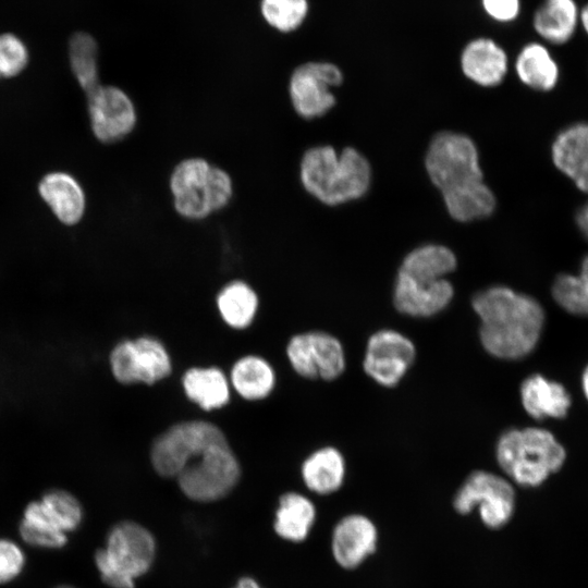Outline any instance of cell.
<instances>
[{"instance_id": "1", "label": "cell", "mask_w": 588, "mask_h": 588, "mask_svg": "<svg viewBox=\"0 0 588 588\" xmlns=\"http://www.w3.org/2000/svg\"><path fill=\"white\" fill-rule=\"evenodd\" d=\"M471 306L480 319L481 344L490 355L520 359L538 345L546 314L535 297L494 285L475 294Z\"/></svg>"}, {"instance_id": "2", "label": "cell", "mask_w": 588, "mask_h": 588, "mask_svg": "<svg viewBox=\"0 0 588 588\" xmlns=\"http://www.w3.org/2000/svg\"><path fill=\"white\" fill-rule=\"evenodd\" d=\"M301 182L319 201L335 206L364 196L371 182L368 160L352 147L340 155L329 145L308 149L301 161Z\"/></svg>"}, {"instance_id": "37", "label": "cell", "mask_w": 588, "mask_h": 588, "mask_svg": "<svg viewBox=\"0 0 588 588\" xmlns=\"http://www.w3.org/2000/svg\"><path fill=\"white\" fill-rule=\"evenodd\" d=\"M485 13L498 23H512L522 12V0H480Z\"/></svg>"}, {"instance_id": "43", "label": "cell", "mask_w": 588, "mask_h": 588, "mask_svg": "<svg viewBox=\"0 0 588 588\" xmlns=\"http://www.w3.org/2000/svg\"><path fill=\"white\" fill-rule=\"evenodd\" d=\"M60 588H72V587H60Z\"/></svg>"}, {"instance_id": "36", "label": "cell", "mask_w": 588, "mask_h": 588, "mask_svg": "<svg viewBox=\"0 0 588 588\" xmlns=\"http://www.w3.org/2000/svg\"><path fill=\"white\" fill-rule=\"evenodd\" d=\"M25 565L22 548L12 540L0 539V585L16 578Z\"/></svg>"}, {"instance_id": "21", "label": "cell", "mask_w": 588, "mask_h": 588, "mask_svg": "<svg viewBox=\"0 0 588 588\" xmlns=\"http://www.w3.org/2000/svg\"><path fill=\"white\" fill-rule=\"evenodd\" d=\"M553 168L572 181L588 169V120H577L561 127L550 144Z\"/></svg>"}, {"instance_id": "42", "label": "cell", "mask_w": 588, "mask_h": 588, "mask_svg": "<svg viewBox=\"0 0 588 588\" xmlns=\"http://www.w3.org/2000/svg\"><path fill=\"white\" fill-rule=\"evenodd\" d=\"M581 389H583L585 397L588 401V365L585 367L581 375Z\"/></svg>"}, {"instance_id": "3", "label": "cell", "mask_w": 588, "mask_h": 588, "mask_svg": "<svg viewBox=\"0 0 588 588\" xmlns=\"http://www.w3.org/2000/svg\"><path fill=\"white\" fill-rule=\"evenodd\" d=\"M495 456L510 481L535 488L563 467L566 451L550 430L526 427L504 431L497 442Z\"/></svg>"}, {"instance_id": "12", "label": "cell", "mask_w": 588, "mask_h": 588, "mask_svg": "<svg viewBox=\"0 0 588 588\" xmlns=\"http://www.w3.org/2000/svg\"><path fill=\"white\" fill-rule=\"evenodd\" d=\"M293 369L308 379L333 380L345 369V354L341 342L322 331L294 335L286 347Z\"/></svg>"}, {"instance_id": "18", "label": "cell", "mask_w": 588, "mask_h": 588, "mask_svg": "<svg viewBox=\"0 0 588 588\" xmlns=\"http://www.w3.org/2000/svg\"><path fill=\"white\" fill-rule=\"evenodd\" d=\"M531 25L540 41L564 46L580 28V5L577 0H541L534 11Z\"/></svg>"}, {"instance_id": "32", "label": "cell", "mask_w": 588, "mask_h": 588, "mask_svg": "<svg viewBox=\"0 0 588 588\" xmlns=\"http://www.w3.org/2000/svg\"><path fill=\"white\" fill-rule=\"evenodd\" d=\"M71 71L83 91L89 95L101 84L98 69V46L95 38L85 32H76L69 41Z\"/></svg>"}, {"instance_id": "40", "label": "cell", "mask_w": 588, "mask_h": 588, "mask_svg": "<svg viewBox=\"0 0 588 588\" xmlns=\"http://www.w3.org/2000/svg\"><path fill=\"white\" fill-rule=\"evenodd\" d=\"M580 28L588 36V2L580 7Z\"/></svg>"}, {"instance_id": "19", "label": "cell", "mask_w": 588, "mask_h": 588, "mask_svg": "<svg viewBox=\"0 0 588 588\" xmlns=\"http://www.w3.org/2000/svg\"><path fill=\"white\" fill-rule=\"evenodd\" d=\"M514 70L524 86L538 93L554 90L562 76L561 65L550 46L540 40L529 41L519 49Z\"/></svg>"}, {"instance_id": "30", "label": "cell", "mask_w": 588, "mask_h": 588, "mask_svg": "<svg viewBox=\"0 0 588 588\" xmlns=\"http://www.w3.org/2000/svg\"><path fill=\"white\" fill-rule=\"evenodd\" d=\"M217 306L224 322L234 329L247 328L258 309L256 292L244 281H232L217 296Z\"/></svg>"}, {"instance_id": "17", "label": "cell", "mask_w": 588, "mask_h": 588, "mask_svg": "<svg viewBox=\"0 0 588 588\" xmlns=\"http://www.w3.org/2000/svg\"><path fill=\"white\" fill-rule=\"evenodd\" d=\"M509 66L505 49L489 37L474 38L465 45L461 53L464 75L483 87L501 84L509 73Z\"/></svg>"}, {"instance_id": "8", "label": "cell", "mask_w": 588, "mask_h": 588, "mask_svg": "<svg viewBox=\"0 0 588 588\" xmlns=\"http://www.w3.org/2000/svg\"><path fill=\"white\" fill-rule=\"evenodd\" d=\"M425 163L430 180L441 192L483 180L476 145L460 133L437 134L428 147Z\"/></svg>"}, {"instance_id": "35", "label": "cell", "mask_w": 588, "mask_h": 588, "mask_svg": "<svg viewBox=\"0 0 588 588\" xmlns=\"http://www.w3.org/2000/svg\"><path fill=\"white\" fill-rule=\"evenodd\" d=\"M28 51L25 44L14 34L0 35V74L1 77L19 75L27 65Z\"/></svg>"}, {"instance_id": "16", "label": "cell", "mask_w": 588, "mask_h": 588, "mask_svg": "<svg viewBox=\"0 0 588 588\" xmlns=\"http://www.w3.org/2000/svg\"><path fill=\"white\" fill-rule=\"evenodd\" d=\"M454 295L453 285L445 278L419 281L397 273L393 303L395 308L408 316L429 317L443 310Z\"/></svg>"}, {"instance_id": "39", "label": "cell", "mask_w": 588, "mask_h": 588, "mask_svg": "<svg viewBox=\"0 0 588 588\" xmlns=\"http://www.w3.org/2000/svg\"><path fill=\"white\" fill-rule=\"evenodd\" d=\"M574 187L588 197V169L571 181Z\"/></svg>"}, {"instance_id": "22", "label": "cell", "mask_w": 588, "mask_h": 588, "mask_svg": "<svg viewBox=\"0 0 588 588\" xmlns=\"http://www.w3.org/2000/svg\"><path fill=\"white\" fill-rule=\"evenodd\" d=\"M38 192L59 221L66 225L79 222L85 212L86 199L79 183L69 173L46 174Z\"/></svg>"}, {"instance_id": "41", "label": "cell", "mask_w": 588, "mask_h": 588, "mask_svg": "<svg viewBox=\"0 0 588 588\" xmlns=\"http://www.w3.org/2000/svg\"><path fill=\"white\" fill-rule=\"evenodd\" d=\"M235 588H261V587L254 578L243 577L238 580Z\"/></svg>"}, {"instance_id": "7", "label": "cell", "mask_w": 588, "mask_h": 588, "mask_svg": "<svg viewBox=\"0 0 588 588\" xmlns=\"http://www.w3.org/2000/svg\"><path fill=\"white\" fill-rule=\"evenodd\" d=\"M516 494L512 481L487 470L471 471L452 499L453 510L466 516L477 510L485 527L498 530L512 519Z\"/></svg>"}, {"instance_id": "34", "label": "cell", "mask_w": 588, "mask_h": 588, "mask_svg": "<svg viewBox=\"0 0 588 588\" xmlns=\"http://www.w3.org/2000/svg\"><path fill=\"white\" fill-rule=\"evenodd\" d=\"M266 22L282 33L296 30L308 14V0H261Z\"/></svg>"}, {"instance_id": "44", "label": "cell", "mask_w": 588, "mask_h": 588, "mask_svg": "<svg viewBox=\"0 0 588 588\" xmlns=\"http://www.w3.org/2000/svg\"><path fill=\"white\" fill-rule=\"evenodd\" d=\"M0 78H1V74H0Z\"/></svg>"}, {"instance_id": "27", "label": "cell", "mask_w": 588, "mask_h": 588, "mask_svg": "<svg viewBox=\"0 0 588 588\" xmlns=\"http://www.w3.org/2000/svg\"><path fill=\"white\" fill-rule=\"evenodd\" d=\"M456 266L457 260L451 249L442 245L426 244L406 255L397 273L415 280L432 281L445 278Z\"/></svg>"}, {"instance_id": "6", "label": "cell", "mask_w": 588, "mask_h": 588, "mask_svg": "<svg viewBox=\"0 0 588 588\" xmlns=\"http://www.w3.org/2000/svg\"><path fill=\"white\" fill-rule=\"evenodd\" d=\"M240 476L238 461L225 439L191 457L176 478L188 499L211 502L225 497Z\"/></svg>"}, {"instance_id": "25", "label": "cell", "mask_w": 588, "mask_h": 588, "mask_svg": "<svg viewBox=\"0 0 588 588\" xmlns=\"http://www.w3.org/2000/svg\"><path fill=\"white\" fill-rule=\"evenodd\" d=\"M441 193L451 217L462 222L486 218L497 206L495 196L483 180L465 183Z\"/></svg>"}, {"instance_id": "24", "label": "cell", "mask_w": 588, "mask_h": 588, "mask_svg": "<svg viewBox=\"0 0 588 588\" xmlns=\"http://www.w3.org/2000/svg\"><path fill=\"white\" fill-rule=\"evenodd\" d=\"M315 520L314 503L301 493L286 492L279 500L273 528L282 539L302 542L309 536Z\"/></svg>"}, {"instance_id": "26", "label": "cell", "mask_w": 588, "mask_h": 588, "mask_svg": "<svg viewBox=\"0 0 588 588\" xmlns=\"http://www.w3.org/2000/svg\"><path fill=\"white\" fill-rule=\"evenodd\" d=\"M182 383L186 396L205 411L220 408L230 400V387L218 367H193L185 371Z\"/></svg>"}, {"instance_id": "13", "label": "cell", "mask_w": 588, "mask_h": 588, "mask_svg": "<svg viewBox=\"0 0 588 588\" xmlns=\"http://www.w3.org/2000/svg\"><path fill=\"white\" fill-rule=\"evenodd\" d=\"M416 357L414 343L391 329L375 332L367 342L364 371L383 387H394L405 376Z\"/></svg>"}, {"instance_id": "10", "label": "cell", "mask_w": 588, "mask_h": 588, "mask_svg": "<svg viewBox=\"0 0 588 588\" xmlns=\"http://www.w3.org/2000/svg\"><path fill=\"white\" fill-rule=\"evenodd\" d=\"M109 362L113 377L123 384H152L172 370L164 345L152 336L119 342L111 351Z\"/></svg>"}, {"instance_id": "14", "label": "cell", "mask_w": 588, "mask_h": 588, "mask_svg": "<svg viewBox=\"0 0 588 588\" xmlns=\"http://www.w3.org/2000/svg\"><path fill=\"white\" fill-rule=\"evenodd\" d=\"M86 97L90 127L99 142H120L135 128L137 113L134 103L121 88L100 85Z\"/></svg>"}, {"instance_id": "4", "label": "cell", "mask_w": 588, "mask_h": 588, "mask_svg": "<svg viewBox=\"0 0 588 588\" xmlns=\"http://www.w3.org/2000/svg\"><path fill=\"white\" fill-rule=\"evenodd\" d=\"M176 212L188 220H203L230 203L233 182L229 173L203 158L179 162L170 176Z\"/></svg>"}, {"instance_id": "28", "label": "cell", "mask_w": 588, "mask_h": 588, "mask_svg": "<svg viewBox=\"0 0 588 588\" xmlns=\"http://www.w3.org/2000/svg\"><path fill=\"white\" fill-rule=\"evenodd\" d=\"M231 383L245 400H261L271 393L275 383V373L271 365L262 357L247 355L233 365Z\"/></svg>"}, {"instance_id": "31", "label": "cell", "mask_w": 588, "mask_h": 588, "mask_svg": "<svg viewBox=\"0 0 588 588\" xmlns=\"http://www.w3.org/2000/svg\"><path fill=\"white\" fill-rule=\"evenodd\" d=\"M19 531L25 543L37 548L59 549L68 542V534L48 516L39 500L26 505Z\"/></svg>"}, {"instance_id": "38", "label": "cell", "mask_w": 588, "mask_h": 588, "mask_svg": "<svg viewBox=\"0 0 588 588\" xmlns=\"http://www.w3.org/2000/svg\"><path fill=\"white\" fill-rule=\"evenodd\" d=\"M574 223L580 236L588 243V197L576 208Z\"/></svg>"}, {"instance_id": "33", "label": "cell", "mask_w": 588, "mask_h": 588, "mask_svg": "<svg viewBox=\"0 0 588 588\" xmlns=\"http://www.w3.org/2000/svg\"><path fill=\"white\" fill-rule=\"evenodd\" d=\"M39 502L48 516L65 534L75 530L83 519L79 501L65 490H49L42 494Z\"/></svg>"}, {"instance_id": "11", "label": "cell", "mask_w": 588, "mask_h": 588, "mask_svg": "<svg viewBox=\"0 0 588 588\" xmlns=\"http://www.w3.org/2000/svg\"><path fill=\"white\" fill-rule=\"evenodd\" d=\"M342 82V71L331 62L311 61L301 64L293 71L289 83L294 110L304 119L322 117L335 105L332 88Z\"/></svg>"}, {"instance_id": "23", "label": "cell", "mask_w": 588, "mask_h": 588, "mask_svg": "<svg viewBox=\"0 0 588 588\" xmlns=\"http://www.w3.org/2000/svg\"><path fill=\"white\" fill-rule=\"evenodd\" d=\"M301 473L305 486L310 491L320 495L331 494L344 482L345 461L335 448H321L304 461Z\"/></svg>"}, {"instance_id": "29", "label": "cell", "mask_w": 588, "mask_h": 588, "mask_svg": "<svg viewBox=\"0 0 588 588\" xmlns=\"http://www.w3.org/2000/svg\"><path fill=\"white\" fill-rule=\"evenodd\" d=\"M551 296L566 313L588 317V253L581 257L577 272L555 275L551 284Z\"/></svg>"}, {"instance_id": "20", "label": "cell", "mask_w": 588, "mask_h": 588, "mask_svg": "<svg viewBox=\"0 0 588 588\" xmlns=\"http://www.w3.org/2000/svg\"><path fill=\"white\" fill-rule=\"evenodd\" d=\"M519 396L525 412L534 419H562L572 406V396L560 382L540 373L525 378L519 388Z\"/></svg>"}, {"instance_id": "15", "label": "cell", "mask_w": 588, "mask_h": 588, "mask_svg": "<svg viewBox=\"0 0 588 588\" xmlns=\"http://www.w3.org/2000/svg\"><path fill=\"white\" fill-rule=\"evenodd\" d=\"M379 531L367 515L352 513L334 525L331 535V552L335 563L343 569L353 571L363 565L377 551Z\"/></svg>"}, {"instance_id": "5", "label": "cell", "mask_w": 588, "mask_h": 588, "mask_svg": "<svg viewBox=\"0 0 588 588\" xmlns=\"http://www.w3.org/2000/svg\"><path fill=\"white\" fill-rule=\"evenodd\" d=\"M155 556L156 541L150 531L137 523L122 522L109 531L95 563L111 588H135V579L150 569Z\"/></svg>"}, {"instance_id": "9", "label": "cell", "mask_w": 588, "mask_h": 588, "mask_svg": "<svg viewBox=\"0 0 588 588\" xmlns=\"http://www.w3.org/2000/svg\"><path fill=\"white\" fill-rule=\"evenodd\" d=\"M225 439L221 429L208 421L175 424L154 442L151 464L160 476L176 477L191 457Z\"/></svg>"}]
</instances>
